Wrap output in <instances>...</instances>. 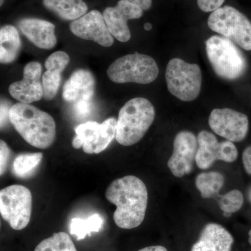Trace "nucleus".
I'll return each instance as SVG.
<instances>
[{"mask_svg": "<svg viewBox=\"0 0 251 251\" xmlns=\"http://www.w3.org/2000/svg\"><path fill=\"white\" fill-rule=\"evenodd\" d=\"M108 202L117 206L113 214L115 224L122 229H133L145 219L148 204L146 185L133 175L114 180L105 193Z\"/></svg>", "mask_w": 251, "mask_h": 251, "instance_id": "1", "label": "nucleus"}, {"mask_svg": "<svg viewBox=\"0 0 251 251\" xmlns=\"http://www.w3.org/2000/svg\"><path fill=\"white\" fill-rule=\"evenodd\" d=\"M9 121L31 146L45 150L53 144L56 125L53 117L31 104L18 103L11 107Z\"/></svg>", "mask_w": 251, "mask_h": 251, "instance_id": "2", "label": "nucleus"}, {"mask_svg": "<svg viewBox=\"0 0 251 251\" xmlns=\"http://www.w3.org/2000/svg\"><path fill=\"white\" fill-rule=\"evenodd\" d=\"M155 114L154 107L148 99H130L119 112L117 141L126 147L138 143L152 125Z\"/></svg>", "mask_w": 251, "mask_h": 251, "instance_id": "3", "label": "nucleus"}, {"mask_svg": "<svg viewBox=\"0 0 251 251\" xmlns=\"http://www.w3.org/2000/svg\"><path fill=\"white\" fill-rule=\"evenodd\" d=\"M205 47L211 67L221 78L235 80L247 71V59L242 51L227 38L211 36L206 40Z\"/></svg>", "mask_w": 251, "mask_h": 251, "instance_id": "4", "label": "nucleus"}, {"mask_svg": "<svg viewBox=\"0 0 251 251\" xmlns=\"http://www.w3.org/2000/svg\"><path fill=\"white\" fill-rule=\"evenodd\" d=\"M156 61L147 54L135 52L114 61L107 70L109 79L115 83L150 84L158 77Z\"/></svg>", "mask_w": 251, "mask_h": 251, "instance_id": "5", "label": "nucleus"}, {"mask_svg": "<svg viewBox=\"0 0 251 251\" xmlns=\"http://www.w3.org/2000/svg\"><path fill=\"white\" fill-rule=\"evenodd\" d=\"M166 80L172 95L182 101H193L198 98L202 87L201 67L181 59H172L167 65Z\"/></svg>", "mask_w": 251, "mask_h": 251, "instance_id": "6", "label": "nucleus"}, {"mask_svg": "<svg viewBox=\"0 0 251 251\" xmlns=\"http://www.w3.org/2000/svg\"><path fill=\"white\" fill-rule=\"evenodd\" d=\"M211 30L232 41L246 50H251V23L245 15L230 6L211 13L208 18Z\"/></svg>", "mask_w": 251, "mask_h": 251, "instance_id": "7", "label": "nucleus"}, {"mask_svg": "<svg viewBox=\"0 0 251 251\" xmlns=\"http://www.w3.org/2000/svg\"><path fill=\"white\" fill-rule=\"evenodd\" d=\"M32 196L22 185H11L0 191V214L15 230L25 228L30 221Z\"/></svg>", "mask_w": 251, "mask_h": 251, "instance_id": "8", "label": "nucleus"}, {"mask_svg": "<svg viewBox=\"0 0 251 251\" xmlns=\"http://www.w3.org/2000/svg\"><path fill=\"white\" fill-rule=\"evenodd\" d=\"M117 120L114 117L107 119L103 123L87 122L75 128V135L72 145L75 149L82 148L88 154L104 151L114 138H116Z\"/></svg>", "mask_w": 251, "mask_h": 251, "instance_id": "9", "label": "nucleus"}, {"mask_svg": "<svg viewBox=\"0 0 251 251\" xmlns=\"http://www.w3.org/2000/svg\"><path fill=\"white\" fill-rule=\"evenodd\" d=\"M209 125L216 134L232 143H239L247 137L249 122L247 115L242 112L216 108L209 115Z\"/></svg>", "mask_w": 251, "mask_h": 251, "instance_id": "10", "label": "nucleus"}, {"mask_svg": "<svg viewBox=\"0 0 251 251\" xmlns=\"http://www.w3.org/2000/svg\"><path fill=\"white\" fill-rule=\"evenodd\" d=\"M198 149V138L192 132L181 130L175 135L173 154L168 161L172 174L178 178L190 174L196 163Z\"/></svg>", "mask_w": 251, "mask_h": 251, "instance_id": "11", "label": "nucleus"}, {"mask_svg": "<svg viewBox=\"0 0 251 251\" xmlns=\"http://www.w3.org/2000/svg\"><path fill=\"white\" fill-rule=\"evenodd\" d=\"M143 15V9L126 0H120L116 6L104 10L103 16L110 34L120 42L130 40L131 34L128 21L138 19Z\"/></svg>", "mask_w": 251, "mask_h": 251, "instance_id": "12", "label": "nucleus"}, {"mask_svg": "<svg viewBox=\"0 0 251 251\" xmlns=\"http://www.w3.org/2000/svg\"><path fill=\"white\" fill-rule=\"evenodd\" d=\"M70 29L77 37L93 41L103 47H110L114 43L113 36L107 27L103 14L97 10L73 21Z\"/></svg>", "mask_w": 251, "mask_h": 251, "instance_id": "13", "label": "nucleus"}, {"mask_svg": "<svg viewBox=\"0 0 251 251\" xmlns=\"http://www.w3.org/2000/svg\"><path fill=\"white\" fill-rule=\"evenodd\" d=\"M42 67L39 62L28 63L23 70V80L15 82L9 87L13 98L20 103L31 104L39 101L44 97L42 82H41Z\"/></svg>", "mask_w": 251, "mask_h": 251, "instance_id": "14", "label": "nucleus"}, {"mask_svg": "<svg viewBox=\"0 0 251 251\" xmlns=\"http://www.w3.org/2000/svg\"><path fill=\"white\" fill-rule=\"evenodd\" d=\"M20 29L29 41L41 49L50 50L57 44L52 23L38 18H23L18 23Z\"/></svg>", "mask_w": 251, "mask_h": 251, "instance_id": "15", "label": "nucleus"}, {"mask_svg": "<svg viewBox=\"0 0 251 251\" xmlns=\"http://www.w3.org/2000/svg\"><path fill=\"white\" fill-rule=\"evenodd\" d=\"M234 238L224 227L217 224H206L199 239L191 251H231Z\"/></svg>", "mask_w": 251, "mask_h": 251, "instance_id": "16", "label": "nucleus"}, {"mask_svg": "<svg viewBox=\"0 0 251 251\" xmlns=\"http://www.w3.org/2000/svg\"><path fill=\"white\" fill-rule=\"evenodd\" d=\"M69 56L63 51L54 52L46 59V72L42 75L45 100H52L57 95L62 80V73L69 64Z\"/></svg>", "mask_w": 251, "mask_h": 251, "instance_id": "17", "label": "nucleus"}, {"mask_svg": "<svg viewBox=\"0 0 251 251\" xmlns=\"http://www.w3.org/2000/svg\"><path fill=\"white\" fill-rule=\"evenodd\" d=\"M95 78L85 69L75 71L63 87V98L69 102L90 101L95 91Z\"/></svg>", "mask_w": 251, "mask_h": 251, "instance_id": "18", "label": "nucleus"}, {"mask_svg": "<svg viewBox=\"0 0 251 251\" xmlns=\"http://www.w3.org/2000/svg\"><path fill=\"white\" fill-rule=\"evenodd\" d=\"M197 138L198 149L196 163L200 169H208L214 162L223 161L222 142L219 143L215 135L204 130L198 133Z\"/></svg>", "mask_w": 251, "mask_h": 251, "instance_id": "19", "label": "nucleus"}, {"mask_svg": "<svg viewBox=\"0 0 251 251\" xmlns=\"http://www.w3.org/2000/svg\"><path fill=\"white\" fill-rule=\"evenodd\" d=\"M46 9L65 21H75L87 14L88 6L83 0H43Z\"/></svg>", "mask_w": 251, "mask_h": 251, "instance_id": "20", "label": "nucleus"}, {"mask_svg": "<svg viewBox=\"0 0 251 251\" xmlns=\"http://www.w3.org/2000/svg\"><path fill=\"white\" fill-rule=\"evenodd\" d=\"M21 47L18 29L14 26H3L0 29V62L10 64L17 58Z\"/></svg>", "mask_w": 251, "mask_h": 251, "instance_id": "21", "label": "nucleus"}, {"mask_svg": "<svg viewBox=\"0 0 251 251\" xmlns=\"http://www.w3.org/2000/svg\"><path fill=\"white\" fill-rule=\"evenodd\" d=\"M224 175L218 172H208L198 175L196 186L203 198L219 197V193L224 186Z\"/></svg>", "mask_w": 251, "mask_h": 251, "instance_id": "22", "label": "nucleus"}, {"mask_svg": "<svg viewBox=\"0 0 251 251\" xmlns=\"http://www.w3.org/2000/svg\"><path fill=\"white\" fill-rule=\"evenodd\" d=\"M103 226V218L98 214H94L87 219H72L69 225V232L76 237L77 240L80 241L87 236L90 237L92 232H99Z\"/></svg>", "mask_w": 251, "mask_h": 251, "instance_id": "23", "label": "nucleus"}, {"mask_svg": "<svg viewBox=\"0 0 251 251\" xmlns=\"http://www.w3.org/2000/svg\"><path fill=\"white\" fill-rule=\"evenodd\" d=\"M43 158V153H27L18 155L12 165V172L18 177L25 178L39 166Z\"/></svg>", "mask_w": 251, "mask_h": 251, "instance_id": "24", "label": "nucleus"}, {"mask_svg": "<svg viewBox=\"0 0 251 251\" xmlns=\"http://www.w3.org/2000/svg\"><path fill=\"white\" fill-rule=\"evenodd\" d=\"M34 251H77L70 236L66 232H57L44 239L36 246Z\"/></svg>", "mask_w": 251, "mask_h": 251, "instance_id": "25", "label": "nucleus"}, {"mask_svg": "<svg viewBox=\"0 0 251 251\" xmlns=\"http://www.w3.org/2000/svg\"><path fill=\"white\" fill-rule=\"evenodd\" d=\"M218 203L220 209L224 211V215L229 217L242 208L244 204V196L239 190H232L220 198Z\"/></svg>", "mask_w": 251, "mask_h": 251, "instance_id": "26", "label": "nucleus"}, {"mask_svg": "<svg viewBox=\"0 0 251 251\" xmlns=\"http://www.w3.org/2000/svg\"><path fill=\"white\" fill-rule=\"evenodd\" d=\"M11 151L4 140L0 141V175H3L7 171Z\"/></svg>", "mask_w": 251, "mask_h": 251, "instance_id": "27", "label": "nucleus"}, {"mask_svg": "<svg viewBox=\"0 0 251 251\" xmlns=\"http://www.w3.org/2000/svg\"><path fill=\"white\" fill-rule=\"evenodd\" d=\"M225 0H197L198 7L204 12H214L221 7Z\"/></svg>", "mask_w": 251, "mask_h": 251, "instance_id": "28", "label": "nucleus"}, {"mask_svg": "<svg viewBox=\"0 0 251 251\" xmlns=\"http://www.w3.org/2000/svg\"><path fill=\"white\" fill-rule=\"evenodd\" d=\"M75 112L80 116H86L88 115L91 110L90 101L88 100H78L75 102L74 105Z\"/></svg>", "mask_w": 251, "mask_h": 251, "instance_id": "29", "label": "nucleus"}, {"mask_svg": "<svg viewBox=\"0 0 251 251\" xmlns=\"http://www.w3.org/2000/svg\"><path fill=\"white\" fill-rule=\"evenodd\" d=\"M243 164L245 171L249 175H251V145L244 150L242 154Z\"/></svg>", "mask_w": 251, "mask_h": 251, "instance_id": "30", "label": "nucleus"}, {"mask_svg": "<svg viewBox=\"0 0 251 251\" xmlns=\"http://www.w3.org/2000/svg\"><path fill=\"white\" fill-rule=\"evenodd\" d=\"M9 105L6 102L1 101V127L5 125L8 120H9Z\"/></svg>", "mask_w": 251, "mask_h": 251, "instance_id": "31", "label": "nucleus"}, {"mask_svg": "<svg viewBox=\"0 0 251 251\" xmlns=\"http://www.w3.org/2000/svg\"><path fill=\"white\" fill-rule=\"evenodd\" d=\"M126 1L138 5L143 9V11L150 9L152 5V0H126Z\"/></svg>", "mask_w": 251, "mask_h": 251, "instance_id": "32", "label": "nucleus"}, {"mask_svg": "<svg viewBox=\"0 0 251 251\" xmlns=\"http://www.w3.org/2000/svg\"><path fill=\"white\" fill-rule=\"evenodd\" d=\"M138 251H168V250L166 248L162 246H152V247L144 248Z\"/></svg>", "mask_w": 251, "mask_h": 251, "instance_id": "33", "label": "nucleus"}, {"mask_svg": "<svg viewBox=\"0 0 251 251\" xmlns=\"http://www.w3.org/2000/svg\"><path fill=\"white\" fill-rule=\"evenodd\" d=\"M144 29L146 31H150L152 29V25L150 23H145V24L144 25Z\"/></svg>", "mask_w": 251, "mask_h": 251, "instance_id": "34", "label": "nucleus"}, {"mask_svg": "<svg viewBox=\"0 0 251 251\" xmlns=\"http://www.w3.org/2000/svg\"><path fill=\"white\" fill-rule=\"evenodd\" d=\"M249 242L250 243V244L251 245V229L250 231H249Z\"/></svg>", "mask_w": 251, "mask_h": 251, "instance_id": "35", "label": "nucleus"}, {"mask_svg": "<svg viewBox=\"0 0 251 251\" xmlns=\"http://www.w3.org/2000/svg\"><path fill=\"white\" fill-rule=\"evenodd\" d=\"M249 200H250V201L251 202V190L250 191V192H249Z\"/></svg>", "mask_w": 251, "mask_h": 251, "instance_id": "36", "label": "nucleus"}, {"mask_svg": "<svg viewBox=\"0 0 251 251\" xmlns=\"http://www.w3.org/2000/svg\"><path fill=\"white\" fill-rule=\"evenodd\" d=\"M4 0H1V2H0V5H2L3 3H4Z\"/></svg>", "mask_w": 251, "mask_h": 251, "instance_id": "37", "label": "nucleus"}]
</instances>
